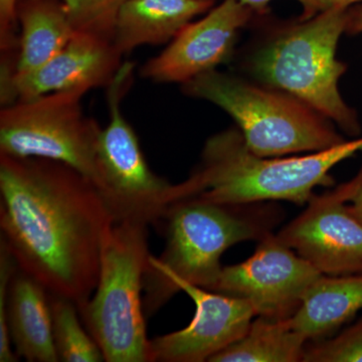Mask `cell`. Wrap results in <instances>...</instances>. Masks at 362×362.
Masks as SVG:
<instances>
[{"mask_svg":"<svg viewBox=\"0 0 362 362\" xmlns=\"http://www.w3.org/2000/svg\"><path fill=\"white\" fill-rule=\"evenodd\" d=\"M21 0H0V61H16L18 52V8Z\"/></svg>","mask_w":362,"mask_h":362,"instance_id":"23","label":"cell"},{"mask_svg":"<svg viewBox=\"0 0 362 362\" xmlns=\"http://www.w3.org/2000/svg\"><path fill=\"white\" fill-rule=\"evenodd\" d=\"M18 267L6 243L0 240V361L1 362L18 361V356L13 350V343L9 337L6 320L7 290Z\"/></svg>","mask_w":362,"mask_h":362,"instance_id":"22","label":"cell"},{"mask_svg":"<svg viewBox=\"0 0 362 362\" xmlns=\"http://www.w3.org/2000/svg\"><path fill=\"white\" fill-rule=\"evenodd\" d=\"M134 68V63H123L107 87L109 121L98 140L94 185L114 223L156 226L175 202L182 201L183 187L151 170L135 130L121 110V102L133 84Z\"/></svg>","mask_w":362,"mask_h":362,"instance_id":"7","label":"cell"},{"mask_svg":"<svg viewBox=\"0 0 362 362\" xmlns=\"http://www.w3.org/2000/svg\"><path fill=\"white\" fill-rule=\"evenodd\" d=\"M334 6H342L350 7L351 4H357V2H361L362 0H332Z\"/></svg>","mask_w":362,"mask_h":362,"instance_id":"27","label":"cell"},{"mask_svg":"<svg viewBox=\"0 0 362 362\" xmlns=\"http://www.w3.org/2000/svg\"><path fill=\"white\" fill-rule=\"evenodd\" d=\"M362 150V138L304 156L265 157L247 146L238 128L209 137L201 162L182 181L185 199L223 204L289 202L306 206L319 187L334 185L330 171Z\"/></svg>","mask_w":362,"mask_h":362,"instance_id":"3","label":"cell"},{"mask_svg":"<svg viewBox=\"0 0 362 362\" xmlns=\"http://www.w3.org/2000/svg\"><path fill=\"white\" fill-rule=\"evenodd\" d=\"M123 57L112 40L77 30L44 65L0 82V103L4 107L51 93L107 88L120 70Z\"/></svg>","mask_w":362,"mask_h":362,"instance_id":"12","label":"cell"},{"mask_svg":"<svg viewBox=\"0 0 362 362\" xmlns=\"http://www.w3.org/2000/svg\"><path fill=\"white\" fill-rule=\"evenodd\" d=\"M18 21V59L11 77L44 65L59 54L77 32L61 0H21Z\"/></svg>","mask_w":362,"mask_h":362,"instance_id":"17","label":"cell"},{"mask_svg":"<svg viewBox=\"0 0 362 362\" xmlns=\"http://www.w3.org/2000/svg\"><path fill=\"white\" fill-rule=\"evenodd\" d=\"M255 11L239 0H223L206 16L189 23L163 52L147 59L139 75L156 84H185L214 70L232 57L240 30Z\"/></svg>","mask_w":362,"mask_h":362,"instance_id":"11","label":"cell"},{"mask_svg":"<svg viewBox=\"0 0 362 362\" xmlns=\"http://www.w3.org/2000/svg\"><path fill=\"white\" fill-rule=\"evenodd\" d=\"M321 276L273 233L259 240L246 261L223 267L209 290L246 300L256 317L288 320L299 310L305 295Z\"/></svg>","mask_w":362,"mask_h":362,"instance_id":"9","label":"cell"},{"mask_svg":"<svg viewBox=\"0 0 362 362\" xmlns=\"http://www.w3.org/2000/svg\"><path fill=\"white\" fill-rule=\"evenodd\" d=\"M303 362H362V316L338 334L307 343Z\"/></svg>","mask_w":362,"mask_h":362,"instance_id":"21","label":"cell"},{"mask_svg":"<svg viewBox=\"0 0 362 362\" xmlns=\"http://www.w3.org/2000/svg\"><path fill=\"white\" fill-rule=\"evenodd\" d=\"M96 187L63 162L0 154L1 239L18 268L82 306L113 225Z\"/></svg>","mask_w":362,"mask_h":362,"instance_id":"1","label":"cell"},{"mask_svg":"<svg viewBox=\"0 0 362 362\" xmlns=\"http://www.w3.org/2000/svg\"><path fill=\"white\" fill-rule=\"evenodd\" d=\"M346 194L345 182L314 194L304 211L276 233L322 275L362 273V223L347 211Z\"/></svg>","mask_w":362,"mask_h":362,"instance_id":"10","label":"cell"},{"mask_svg":"<svg viewBox=\"0 0 362 362\" xmlns=\"http://www.w3.org/2000/svg\"><path fill=\"white\" fill-rule=\"evenodd\" d=\"M49 306L52 338L59 361H105L103 352L78 315L77 304L68 298L49 293Z\"/></svg>","mask_w":362,"mask_h":362,"instance_id":"19","label":"cell"},{"mask_svg":"<svg viewBox=\"0 0 362 362\" xmlns=\"http://www.w3.org/2000/svg\"><path fill=\"white\" fill-rule=\"evenodd\" d=\"M361 310L362 273L322 275L311 286L290 321L308 342L318 341L334 335Z\"/></svg>","mask_w":362,"mask_h":362,"instance_id":"16","label":"cell"},{"mask_svg":"<svg viewBox=\"0 0 362 362\" xmlns=\"http://www.w3.org/2000/svg\"><path fill=\"white\" fill-rule=\"evenodd\" d=\"M77 30L113 42L119 8L126 0H61Z\"/></svg>","mask_w":362,"mask_h":362,"instance_id":"20","label":"cell"},{"mask_svg":"<svg viewBox=\"0 0 362 362\" xmlns=\"http://www.w3.org/2000/svg\"><path fill=\"white\" fill-rule=\"evenodd\" d=\"M245 6L250 7L254 11L263 13L266 6L272 0H239ZM302 6L303 13L300 20H307L313 18L317 14L322 13L326 9L334 6L332 0H296Z\"/></svg>","mask_w":362,"mask_h":362,"instance_id":"24","label":"cell"},{"mask_svg":"<svg viewBox=\"0 0 362 362\" xmlns=\"http://www.w3.org/2000/svg\"><path fill=\"white\" fill-rule=\"evenodd\" d=\"M345 33L347 35L362 33V6L349 8Z\"/></svg>","mask_w":362,"mask_h":362,"instance_id":"26","label":"cell"},{"mask_svg":"<svg viewBox=\"0 0 362 362\" xmlns=\"http://www.w3.org/2000/svg\"><path fill=\"white\" fill-rule=\"evenodd\" d=\"M349 8L333 6L313 18L276 28L251 52L247 69L259 84L291 95L356 137L361 132L358 117L338 88L347 70L337 51Z\"/></svg>","mask_w":362,"mask_h":362,"instance_id":"4","label":"cell"},{"mask_svg":"<svg viewBox=\"0 0 362 362\" xmlns=\"http://www.w3.org/2000/svg\"><path fill=\"white\" fill-rule=\"evenodd\" d=\"M308 340L291 321L257 316L246 334L211 357L209 362L303 361Z\"/></svg>","mask_w":362,"mask_h":362,"instance_id":"18","label":"cell"},{"mask_svg":"<svg viewBox=\"0 0 362 362\" xmlns=\"http://www.w3.org/2000/svg\"><path fill=\"white\" fill-rule=\"evenodd\" d=\"M148 226L113 223L105 235L93 296L78 314L106 362H152L145 323Z\"/></svg>","mask_w":362,"mask_h":362,"instance_id":"6","label":"cell"},{"mask_svg":"<svg viewBox=\"0 0 362 362\" xmlns=\"http://www.w3.org/2000/svg\"><path fill=\"white\" fill-rule=\"evenodd\" d=\"M86 94L64 90L1 107L0 154L63 162L94 185L102 128L85 114Z\"/></svg>","mask_w":362,"mask_h":362,"instance_id":"8","label":"cell"},{"mask_svg":"<svg viewBox=\"0 0 362 362\" xmlns=\"http://www.w3.org/2000/svg\"><path fill=\"white\" fill-rule=\"evenodd\" d=\"M206 0H126L117 13L113 42L125 56L141 45L169 44L195 16L213 8Z\"/></svg>","mask_w":362,"mask_h":362,"instance_id":"15","label":"cell"},{"mask_svg":"<svg viewBox=\"0 0 362 362\" xmlns=\"http://www.w3.org/2000/svg\"><path fill=\"white\" fill-rule=\"evenodd\" d=\"M206 1H214V0H206Z\"/></svg>","mask_w":362,"mask_h":362,"instance_id":"28","label":"cell"},{"mask_svg":"<svg viewBox=\"0 0 362 362\" xmlns=\"http://www.w3.org/2000/svg\"><path fill=\"white\" fill-rule=\"evenodd\" d=\"M345 185L347 188V211L362 223V165L357 175Z\"/></svg>","mask_w":362,"mask_h":362,"instance_id":"25","label":"cell"},{"mask_svg":"<svg viewBox=\"0 0 362 362\" xmlns=\"http://www.w3.org/2000/svg\"><path fill=\"white\" fill-rule=\"evenodd\" d=\"M183 94L226 112L255 154L282 157L325 151L346 141L334 123L287 94L214 69L181 85Z\"/></svg>","mask_w":362,"mask_h":362,"instance_id":"5","label":"cell"},{"mask_svg":"<svg viewBox=\"0 0 362 362\" xmlns=\"http://www.w3.org/2000/svg\"><path fill=\"white\" fill-rule=\"evenodd\" d=\"M6 320L18 358L59 361L52 338L49 293L18 267L7 290Z\"/></svg>","mask_w":362,"mask_h":362,"instance_id":"14","label":"cell"},{"mask_svg":"<svg viewBox=\"0 0 362 362\" xmlns=\"http://www.w3.org/2000/svg\"><path fill=\"white\" fill-rule=\"evenodd\" d=\"M284 218L275 202L223 204L188 197L175 202L161 221L165 246L150 256L144 276V312L156 315L182 283L209 290L220 277L226 250L273 233Z\"/></svg>","mask_w":362,"mask_h":362,"instance_id":"2","label":"cell"},{"mask_svg":"<svg viewBox=\"0 0 362 362\" xmlns=\"http://www.w3.org/2000/svg\"><path fill=\"white\" fill-rule=\"evenodd\" d=\"M180 290L194 301V318L183 329L150 339L152 362L209 361L244 337L256 317L246 300L187 283Z\"/></svg>","mask_w":362,"mask_h":362,"instance_id":"13","label":"cell"}]
</instances>
